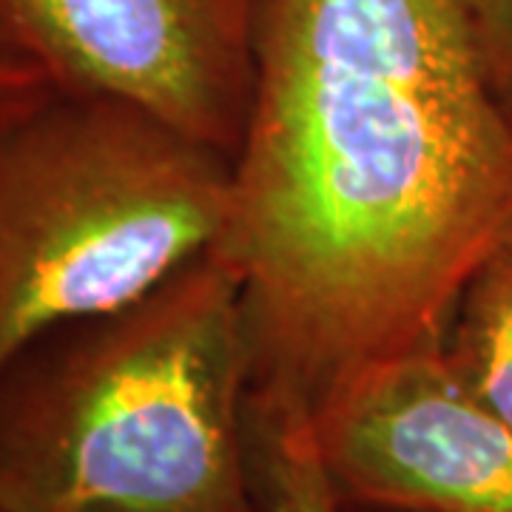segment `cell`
Returning a JSON list of instances; mask_svg holds the SVG:
<instances>
[{"label":"cell","instance_id":"obj_1","mask_svg":"<svg viewBox=\"0 0 512 512\" xmlns=\"http://www.w3.org/2000/svg\"><path fill=\"white\" fill-rule=\"evenodd\" d=\"M512 242V89L470 0H262L220 251L251 393L316 419L444 339Z\"/></svg>","mask_w":512,"mask_h":512},{"label":"cell","instance_id":"obj_2","mask_svg":"<svg viewBox=\"0 0 512 512\" xmlns=\"http://www.w3.org/2000/svg\"><path fill=\"white\" fill-rule=\"evenodd\" d=\"M254 348L211 248L120 311L43 333L0 373L3 512H262Z\"/></svg>","mask_w":512,"mask_h":512},{"label":"cell","instance_id":"obj_3","mask_svg":"<svg viewBox=\"0 0 512 512\" xmlns=\"http://www.w3.org/2000/svg\"><path fill=\"white\" fill-rule=\"evenodd\" d=\"M231 160L120 100L55 92L0 134V373L217 248Z\"/></svg>","mask_w":512,"mask_h":512},{"label":"cell","instance_id":"obj_4","mask_svg":"<svg viewBox=\"0 0 512 512\" xmlns=\"http://www.w3.org/2000/svg\"><path fill=\"white\" fill-rule=\"evenodd\" d=\"M262 0H0V57L55 92L120 100L234 157Z\"/></svg>","mask_w":512,"mask_h":512},{"label":"cell","instance_id":"obj_5","mask_svg":"<svg viewBox=\"0 0 512 512\" xmlns=\"http://www.w3.org/2000/svg\"><path fill=\"white\" fill-rule=\"evenodd\" d=\"M345 504L382 512H512V427L433 348L370 370L313 419Z\"/></svg>","mask_w":512,"mask_h":512},{"label":"cell","instance_id":"obj_6","mask_svg":"<svg viewBox=\"0 0 512 512\" xmlns=\"http://www.w3.org/2000/svg\"><path fill=\"white\" fill-rule=\"evenodd\" d=\"M441 356L467 396L512 427V242L461 291Z\"/></svg>","mask_w":512,"mask_h":512},{"label":"cell","instance_id":"obj_7","mask_svg":"<svg viewBox=\"0 0 512 512\" xmlns=\"http://www.w3.org/2000/svg\"><path fill=\"white\" fill-rule=\"evenodd\" d=\"M245 447L262 512H345L305 410L248 393Z\"/></svg>","mask_w":512,"mask_h":512},{"label":"cell","instance_id":"obj_8","mask_svg":"<svg viewBox=\"0 0 512 512\" xmlns=\"http://www.w3.org/2000/svg\"><path fill=\"white\" fill-rule=\"evenodd\" d=\"M52 94L55 89L43 74H37L23 63L0 57V134Z\"/></svg>","mask_w":512,"mask_h":512},{"label":"cell","instance_id":"obj_9","mask_svg":"<svg viewBox=\"0 0 512 512\" xmlns=\"http://www.w3.org/2000/svg\"><path fill=\"white\" fill-rule=\"evenodd\" d=\"M495 69L512 89V0H470Z\"/></svg>","mask_w":512,"mask_h":512},{"label":"cell","instance_id":"obj_10","mask_svg":"<svg viewBox=\"0 0 512 512\" xmlns=\"http://www.w3.org/2000/svg\"><path fill=\"white\" fill-rule=\"evenodd\" d=\"M345 504V501H342ZM345 512H382V510H367V507H353V504H345Z\"/></svg>","mask_w":512,"mask_h":512},{"label":"cell","instance_id":"obj_11","mask_svg":"<svg viewBox=\"0 0 512 512\" xmlns=\"http://www.w3.org/2000/svg\"><path fill=\"white\" fill-rule=\"evenodd\" d=\"M0 512H3V510H0Z\"/></svg>","mask_w":512,"mask_h":512}]
</instances>
